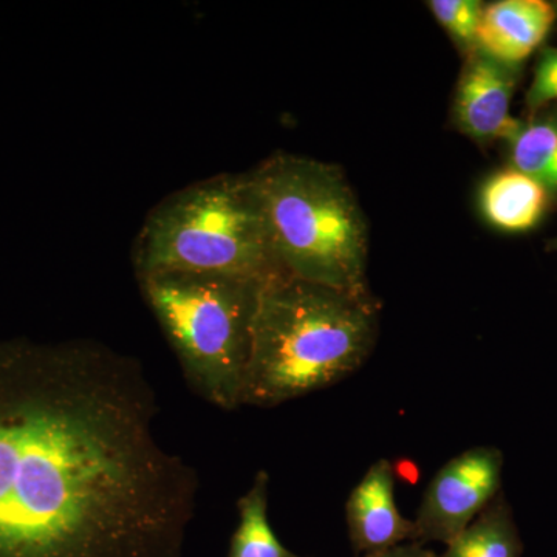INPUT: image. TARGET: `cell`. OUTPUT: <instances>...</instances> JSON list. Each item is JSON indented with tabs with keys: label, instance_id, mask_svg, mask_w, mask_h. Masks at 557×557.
I'll list each match as a JSON object with an SVG mask.
<instances>
[{
	"label": "cell",
	"instance_id": "obj_1",
	"mask_svg": "<svg viewBox=\"0 0 557 557\" xmlns=\"http://www.w3.org/2000/svg\"><path fill=\"white\" fill-rule=\"evenodd\" d=\"M137 359L0 339V557H180L199 478Z\"/></svg>",
	"mask_w": 557,
	"mask_h": 557
},
{
	"label": "cell",
	"instance_id": "obj_2",
	"mask_svg": "<svg viewBox=\"0 0 557 557\" xmlns=\"http://www.w3.org/2000/svg\"><path fill=\"white\" fill-rule=\"evenodd\" d=\"M379 304L369 293L270 278L260 289L240 406H277L332 386L372 354Z\"/></svg>",
	"mask_w": 557,
	"mask_h": 557
},
{
	"label": "cell",
	"instance_id": "obj_3",
	"mask_svg": "<svg viewBox=\"0 0 557 557\" xmlns=\"http://www.w3.org/2000/svg\"><path fill=\"white\" fill-rule=\"evenodd\" d=\"M278 267L289 277L369 293L368 225L335 164L276 153L248 172Z\"/></svg>",
	"mask_w": 557,
	"mask_h": 557
},
{
	"label": "cell",
	"instance_id": "obj_4",
	"mask_svg": "<svg viewBox=\"0 0 557 557\" xmlns=\"http://www.w3.org/2000/svg\"><path fill=\"white\" fill-rule=\"evenodd\" d=\"M134 267L137 277L199 273L267 282L287 276L248 174L207 178L157 205L135 240Z\"/></svg>",
	"mask_w": 557,
	"mask_h": 557
},
{
	"label": "cell",
	"instance_id": "obj_5",
	"mask_svg": "<svg viewBox=\"0 0 557 557\" xmlns=\"http://www.w3.org/2000/svg\"><path fill=\"white\" fill-rule=\"evenodd\" d=\"M138 282L190 387L219 408H239L265 282L199 273H157Z\"/></svg>",
	"mask_w": 557,
	"mask_h": 557
},
{
	"label": "cell",
	"instance_id": "obj_6",
	"mask_svg": "<svg viewBox=\"0 0 557 557\" xmlns=\"http://www.w3.org/2000/svg\"><path fill=\"white\" fill-rule=\"evenodd\" d=\"M504 454L478 446L449 460L431 480L417 518V544L449 545L500 493Z\"/></svg>",
	"mask_w": 557,
	"mask_h": 557
},
{
	"label": "cell",
	"instance_id": "obj_7",
	"mask_svg": "<svg viewBox=\"0 0 557 557\" xmlns=\"http://www.w3.org/2000/svg\"><path fill=\"white\" fill-rule=\"evenodd\" d=\"M518 79L519 69L469 51L454 101L458 131L479 143L511 141L523 124L509 113Z\"/></svg>",
	"mask_w": 557,
	"mask_h": 557
},
{
	"label": "cell",
	"instance_id": "obj_8",
	"mask_svg": "<svg viewBox=\"0 0 557 557\" xmlns=\"http://www.w3.org/2000/svg\"><path fill=\"white\" fill-rule=\"evenodd\" d=\"M394 491V468L386 458L373 463L351 491L346 520L357 555H373L398 547L403 542L417 541L416 522L399 512Z\"/></svg>",
	"mask_w": 557,
	"mask_h": 557
},
{
	"label": "cell",
	"instance_id": "obj_9",
	"mask_svg": "<svg viewBox=\"0 0 557 557\" xmlns=\"http://www.w3.org/2000/svg\"><path fill=\"white\" fill-rule=\"evenodd\" d=\"M556 20L555 7L544 0L491 3L483 9L475 49L519 69L544 44Z\"/></svg>",
	"mask_w": 557,
	"mask_h": 557
},
{
	"label": "cell",
	"instance_id": "obj_10",
	"mask_svg": "<svg viewBox=\"0 0 557 557\" xmlns=\"http://www.w3.org/2000/svg\"><path fill=\"white\" fill-rule=\"evenodd\" d=\"M552 197L536 180L509 166L494 172L479 193V207L491 226L505 233H525L539 225Z\"/></svg>",
	"mask_w": 557,
	"mask_h": 557
},
{
	"label": "cell",
	"instance_id": "obj_11",
	"mask_svg": "<svg viewBox=\"0 0 557 557\" xmlns=\"http://www.w3.org/2000/svg\"><path fill=\"white\" fill-rule=\"evenodd\" d=\"M446 547L438 557H522V539L504 493Z\"/></svg>",
	"mask_w": 557,
	"mask_h": 557
},
{
	"label": "cell",
	"instance_id": "obj_12",
	"mask_svg": "<svg viewBox=\"0 0 557 557\" xmlns=\"http://www.w3.org/2000/svg\"><path fill=\"white\" fill-rule=\"evenodd\" d=\"M269 474L259 471L237 502L239 525L231 537L228 557H302L282 545L269 522Z\"/></svg>",
	"mask_w": 557,
	"mask_h": 557
},
{
	"label": "cell",
	"instance_id": "obj_13",
	"mask_svg": "<svg viewBox=\"0 0 557 557\" xmlns=\"http://www.w3.org/2000/svg\"><path fill=\"white\" fill-rule=\"evenodd\" d=\"M508 145L511 166L536 180L557 199V113L523 121Z\"/></svg>",
	"mask_w": 557,
	"mask_h": 557
},
{
	"label": "cell",
	"instance_id": "obj_14",
	"mask_svg": "<svg viewBox=\"0 0 557 557\" xmlns=\"http://www.w3.org/2000/svg\"><path fill=\"white\" fill-rule=\"evenodd\" d=\"M429 10L465 53L478 47L483 5L479 0H431Z\"/></svg>",
	"mask_w": 557,
	"mask_h": 557
},
{
	"label": "cell",
	"instance_id": "obj_15",
	"mask_svg": "<svg viewBox=\"0 0 557 557\" xmlns=\"http://www.w3.org/2000/svg\"><path fill=\"white\" fill-rule=\"evenodd\" d=\"M557 101V47H545L527 91V108L533 115L549 102Z\"/></svg>",
	"mask_w": 557,
	"mask_h": 557
},
{
	"label": "cell",
	"instance_id": "obj_16",
	"mask_svg": "<svg viewBox=\"0 0 557 557\" xmlns=\"http://www.w3.org/2000/svg\"><path fill=\"white\" fill-rule=\"evenodd\" d=\"M361 557H438V555H435L432 549L424 548V545L410 542V544L398 545V547L386 549V552Z\"/></svg>",
	"mask_w": 557,
	"mask_h": 557
},
{
	"label": "cell",
	"instance_id": "obj_17",
	"mask_svg": "<svg viewBox=\"0 0 557 557\" xmlns=\"http://www.w3.org/2000/svg\"><path fill=\"white\" fill-rule=\"evenodd\" d=\"M553 248L557 249V239L553 242Z\"/></svg>",
	"mask_w": 557,
	"mask_h": 557
},
{
	"label": "cell",
	"instance_id": "obj_18",
	"mask_svg": "<svg viewBox=\"0 0 557 557\" xmlns=\"http://www.w3.org/2000/svg\"><path fill=\"white\" fill-rule=\"evenodd\" d=\"M553 7H555L556 16H557V2H556V3H553Z\"/></svg>",
	"mask_w": 557,
	"mask_h": 557
}]
</instances>
